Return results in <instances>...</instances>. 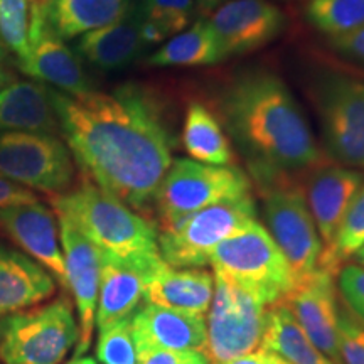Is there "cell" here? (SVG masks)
<instances>
[{
	"mask_svg": "<svg viewBox=\"0 0 364 364\" xmlns=\"http://www.w3.org/2000/svg\"><path fill=\"white\" fill-rule=\"evenodd\" d=\"M334 273L317 267V270L294 285L285 302L307 338L341 364L339 356V300Z\"/></svg>",
	"mask_w": 364,
	"mask_h": 364,
	"instance_id": "obj_14",
	"label": "cell"
},
{
	"mask_svg": "<svg viewBox=\"0 0 364 364\" xmlns=\"http://www.w3.org/2000/svg\"><path fill=\"white\" fill-rule=\"evenodd\" d=\"M56 292V279L27 255L0 243V318L22 312Z\"/></svg>",
	"mask_w": 364,
	"mask_h": 364,
	"instance_id": "obj_20",
	"label": "cell"
},
{
	"mask_svg": "<svg viewBox=\"0 0 364 364\" xmlns=\"http://www.w3.org/2000/svg\"><path fill=\"white\" fill-rule=\"evenodd\" d=\"M226 58L220 39L208 21H198L189 29L172 36L149 58L150 66H211Z\"/></svg>",
	"mask_w": 364,
	"mask_h": 364,
	"instance_id": "obj_26",
	"label": "cell"
},
{
	"mask_svg": "<svg viewBox=\"0 0 364 364\" xmlns=\"http://www.w3.org/2000/svg\"><path fill=\"white\" fill-rule=\"evenodd\" d=\"M56 215L71 223L103 253L130 263L145 275L162 262L159 233L154 223L136 215L93 182L53 199Z\"/></svg>",
	"mask_w": 364,
	"mask_h": 364,
	"instance_id": "obj_3",
	"label": "cell"
},
{
	"mask_svg": "<svg viewBox=\"0 0 364 364\" xmlns=\"http://www.w3.org/2000/svg\"><path fill=\"white\" fill-rule=\"evenodd\" d=\"M12 75L11 73H9L6 68H2L0 66V90L4 88V86H7L9 83H12Z\"/></svg>",
	"mask_w": 364,
	"mask_h": 364,
	"instance_id": "obj_39",
	"label": "cell"
},
{
	"mask_svg": "<svg viewBox=\"0 0 364 364\" xmlns=\"http://www.w3.org/2000/svg\"><path fill=\"white\" fill-rule=\"evenodd\" d=\"M247 194L250 181L243 171L176 159L159 186L154 204L164 228L213 204Z\"/></svg>",
	"mask_w": 364,
	"mask_h": 364,
	"instance_id": "obj_8",
	"label": "cell"
},
{
	"mask_svg": "<svg viewBox=\"0 0 364 364\" xmlns=\"http://www.w3.org/2000/svg\"><path fill=\"white\" fill-rule=\"evenodd\" d=\"M97 358L102 364H136L132 317L100 331Z\"/></svg>",
	"mask_w": 364,
	"mask_h": 364,
	"instance_id": "obj_31",
	"label": "cell"
},
{
	"mask_svg": "<svg viewBox=\"0 0 364 364\" xmlns=\"http://www.w3.org/2000/svg\"><path fill=\"white\" fill-rule=\"evenodd\" d=\"M221 105L228 129L260 184L326 164L299 103L277 76H243L226 90Z\"/></svg>",
	"mask_w": 364,
	"mask_h": 364,
	"instance_id": "obj_2",
	"label": "cell"
},
{
	"mask_svg": "<svg viewBox=\"0 0 364 364\" xmlns=\"http://www.w3.org/2000/svg\"><path fill=\"white\" fill-rule=\"evenodd\" d=\"M354 257H356V260H358L359 263H361V265L364 267V245H363L361 248L358 250V252H356V255H354Z\"/></svg>",
	"mask_w": 364,
	"mask_h": 364,
	"instance_id": "obj_41",
	"label": "cell"
},
{
	"mask_svg": "<svg viewBox=\"0 0 364 364\" xmlns=\"http://www.w3.org/2000/svg\"><path fill=\"white\" fill-rule=\"evenodd\" d=\"M22 71L58 86L63 93L78 97L91 91L83 68L76 54L68 48L49 26L44 14L43 0H33L29 22V48L24 59H21Z\"/></svg>",
	"mask_w": 364,
	"mask_h": 364,
	"instance_id": "obj_12",
	"label": "cell"
},
{
	"mask_svg": "<svg viewBox=\"0 0 364 364\" xmlns=\"http://www.w3.org/2000/svg\"><path fill=\"white\" fill-rule=\"evenodd\" d=\"M43 4L49 26L65 41L125 19L130 7V0H43Z\"/></svg>",
	"mask_w": 364,
	"mask_h": 364,
	"instance_id": "obj_23",
	"label": "cell"
},
{
	"mask_svg": "<svg viewBox=\"0 0 364 364\" xmlns=\"http://www.w3.org/2000/svg\"><path fill=\"white\" fill-rule=\"evenodd\" d=\"M140 24L122 19L115 24L100 27L80 38L78 53L100 70H118L134 59L142 49Z\"/></svg>",
	"mask_w": 364,
	"mask_h": 364,
	"instance_id": "obj_25",
	"label": "cell"
},
{
	"mask_svg": "<svg viewBox=\"0 0 364 364\" xmlns=\"http://www.w3.org/2000/svg\"><path fill=\"white\" fill-rule=\"evenodd\" d=\"M262 348L289 364H336L307 338L285 300L268 309Z\"/></svg>",
	"mask_w": 364,
	"mask_h": 364,
	"instance_id": "obj_24",
	"label": "cell"
},
{
	"mask_svg": "<svg viewBox=\"0 0 364 364\" xmlns=\"http://www.w3.org/2000/svg\"><path fill=\"white\" fill-rule=\"evenodd\" d=\"M255 220L257 206L252 194L226 199L161 228L159 252L171 267H204L216 245Z\"/></svg>",
	"mask_w": 364,
	"mask_h": 364,
	"instance_id": "obj_7",
	"label": "cell"
},
{
	"mask_svg": "<svg viewBox=\"0 0 364 364\" xmlns=\"http://www.w3.org/2000/svg\"><path fill=\"white\" fill-rule=\"evenodd\" d=\"M38 201L39 198L33 193V189L26 188V186L19 184V182L7 179V177L0 174V209Z\"/></svg>",
	"mask_w": 364,
	"mask_h": 364,
	"instance_id": "obj_35",
	"label": "cell"
},
{
	"mask_svg": "<svg viewBox=\"0 0 364 364\" xmlns=\"http://www.w3.org/2000/svg\"><path fill=\"white\" fill-rule=\"evenodd\" d=\"M341 364H364V326L349 309L339 306Z\"/></svg>",
	"mask_w": 364,
	"mask_h": 364,
	"instance_id": "obj_33",
	"label": "cell"
},
{
	"mask_svg": "<svg viewBox=\"0 0 364 364\" xmlns=\"http://www.w3.org/2000/svg\"><path fill=\"white\" fill-rule=\"evenodd\" d=\"M0 174L29 189L65 194L75 181V164L56 135L0 132Z\"/></svg>",
	"mask_w": 364,
	"mask_h": 364,
	"instance_id": "obj_10",
	"label": "cell"
},
{
	"mask_svg": "<svg viewBox=\"0 0 364 364\" xmlns=\"http://www.w3.org/2000/svg\"><path fill=\"white\" fill-rule=\"evenodd\" d=\"M136 354L152 349L204 351L206 317L144 302L132 316Z\"/></svg>",
	"mask_w": 364,
	"mask_h": 364,
	"instance_id": "obj_17",
	"label": "cell"
},
{
	"mask_svg": "<svg viewBox=\"0 0 364 364\" xmlns=\"http://www.w3.org/2000/svg\"><path fill=\"white\" fill-rule=\"evenodd\" d=\"M145 273L102 252V273L95 326L98 331L134 316L144 300Z\"/></svg>",
	"mask_w": 364,
	"mask_h": 364,
	"instance_id": "obj_21",
	"label": "cell"
},
{
	"mask_svg": "<svg viewBox=\"0 0 364 364\" xmlns=\"http://www.w3.org/2000/svg\"><path fill=\"white\" fill-rule=\"evenodd\" d=\"M317 108L332 161L364 169V83L327 76L317 88Z\"/></svg>",
	"mask_w": 364,
	"mask_h": 364,
	"instance_id": "obj_11",
	"label": "cell"
},
{
	"mask_svg": "<svg viewBox=\"0 0 364 364\" xmlns=\"http://www.w3.org/2000/svg\"><path fill=\"white\" fill-rule=\"evenodd\" d=\"M0 230L19 243L38 263L68 289L65 255L58 241V226L51 209L44 204L31 203L0 209Z\"/></svg>",
	"mask_w": 364,
	"mask_h": 364,
	"instance_id": "obj_18",
	"label": "cell"
},
{
	"mask_svg": "<svg viewBox=\"0 0 364 364\" xmlns=\"http://www.w3.org/2000/svg\"><path fill=\"white\" fill-rule=\"evenodd\" d=\"M209 263L215 273L250 290L268 307L285 300L294 289L284 253L257 220L216 245Z\"/></svg>",
	"mask_w": 364,
	"mask_h": 364,
	"instance_id": "obj_4",
	"label": "cell"
},
{
	"mask_svg": "<svg viewBox=\"0 0 364 364\" xmlns=\"http://www.w3.org/2000/svg\"><path fill=\"white\" fill-rule=\"evenodd\" d=\"M334 46L343 53L364 63V26H361L356 31H353V33L336 38Z\"/></svg>",
	"mask_w": 364,
	"mask_h": 364,
	"instance_id": "obj_36",
	"label": "cell"
},
{
	"mask_svg": "<svg viewBox=\"0 0 364 364\" xmlns=\"http://www.w3.org/2000/svg\"><path fill=\"white\" fill-rule=\"evenodd\" d=\"M338 277L346 306L364 324V267L346 265L341 268Z\"/></svg>",
	"mask_w": 364,
	"mask_h": 364,
	"instance_id": "obj_34",
	"label": "cell"
},
{
	"mask_svg": "<svg viewBox=\"0 0 364 364\" xmlns=\"http://www.w3.org/2000/svg\"><path fill=\"white\" fill-rule=\"evenodd\" d=\"M196 2H198L199 6V12L204 14V16H206V14L209 16V14L216 11L218 7L225 6L226 2H231V0H196Z\"/></svg>",
	"mask_w": 364,
	"mask_h": 364,
	"instance_id": "obj_38",
	"label": "cell"
},
{
	"mask_svg": "<svg viewBox=\"0 0 364 364\" xmlns=\"http://www.w3.org/2000/svg\"><path fill=\"white\" fill-rule=\"evenodd\" d=\"M363 182L364 176L359 171L329 162L306 172L302 194L324 245V252L334 245L346 213Z\"/></svg>",
	"mask_w": 364,
	"mask_h": 364,
	"instance_id": "obj_15",
	"label": "cell"
},
{
	"mask_svg": "<svg viewBox=\"0 0 364 364\" xmlns=\"http://www.w3.org/2000/svg\"><path fill=\"white\" fill-rule=\"evenodd\" d=\"M6 53H7V46L4 44L2 38H0V61H4V59H6Z\"/></svg>",
	"mask_w": 364,
	"mask_h": 364,
	"instance_id": "obj_42",
	"label": "cell"
},
{
	"mask_svg": "<svg viewBox=\"0 0 364 364\" xmlns=\"http://www.w3.org/2000/svg\"><path fill=\"white\" fill-rule=\"evenodd\" d=\"M78 338L71 302L61 297L0 318V359L4 364H61Z\"/></svg>",
	"mask_w": 364,
	"mask_h": 364,
	"instance_id": "obj_5",
	"label": "cell"
},
{
	"mask_svg": "<svg viewBox=\"0 0 364 364\" xmlns=\"http://www.w3.org/2000/svg\"><path fill=\"white\" fill-rule=\"evenodd\" d=\"M182 145L193 161L208 166H230L233 161L228 136L216 117L201 103H191L184 118Z\"/></svg>",
	"mask_w": 364,
	"mask_h": 364,
	"instance_id": "obj_27",
	"label": "cell"
},
{
	"mask_svg": "<svg viewBox=\"0 0 364 364\" xmlns=\"http://www.w3.org/2000/svg\"><path fill=\"white\" fill-rule=\"evenodd\" d=\"M208 22L230 56L272 43L284 27V16L268 0H231L209 14Z\"/></svg>",
	"mask_w": 364,
	"mask_h": 364,
	"instance_id": "obj_16",
	"label": "cell"
},
{
	"mask_svg": "<svg viewBox=\"0 0 364 364\" xmlns=\"http://www.w3.org/2000/svg\"><path fill=\"white\" fill-rule=\"evenodd\" d=\"M31 6L33 0H0V38L19 61L29 48Z\"/></svg>",
	"mask_w": 364,
	"mask_h": 364,
	"instance_id": "obj_30",
	"label": "cell"
},
{
	"mask_svg": "<svg viewBox=\"0 0 364 364\" xmlns=\"http://www.w3.org/2000/svg\"><path fill=\"white\" fill-rule=\"evenodd\" d=\"M70 364H97L95 363L93 358H88V356H80V358H75Z\"/></svg>",
	"mask_w": 364,
	"mask_h": 364,
	"instance_id": "obj_40",
	"label": "cell"
},
{
	"mask_svg": "<svg viewBox=\"0 0 364 364\" xmlns=\"http://www.w3.org/2000/svg\"><path fill=\"white\" fill-rule=\"evenodd\" d=\"M262 196L268 233L284 253L295 285L317 270L324 245L292 177L262 186Z\"/></svg>",
	"mask_w": 364,
	"mask_h": 364,
	"instance_id": "obj_9",
	"label": "cell"
},
{
	"mask_svg": "<svg viewBox=\"0 0 364 364\" xmlns=\"http://www.w3.org/2000/svg\"><path fill=\"white\" fill-rule=\"evenodd\" d=\"M364 245V182L354 196L351 206L346 213L339 233L336 236L334 245L321 255L318 267L324 270L338 273L349 258L354 257L359 248Z\"/></svg>",
	"mask_w": 364,
	"mask_h": 364,
	"instance_id": "obj_28",
	"label": "cell"
},
{
	"mask_svg": "<svg viewBox=\"0 0 364 364\" xmlns=\"http://www.w3.org/2000/svg\"><path fill=\"white\" fill-rule=\"evenodd\" d=\"M225 364H289L285 359L277 356L275 353L267 351V349H260V351H253L250 354H245V356L231 359Z\"/></svg>",
	"mask_w": 364,
	"mask_h": 364,
	"instance_id": "obj_37",
	"label": "cell"
},
{
	"mask_svg": "<svg viewBox=\"0 0 364 364\" xmlns=\"http://www.w3.org/2000/svg\"><path fill=\"white\" fill-rule=\"evenodd\" d=\"M49 93L86 181L134 211H145L172 164L169 132L152 100L132 86L78 97Z\"/></svg>",
	"mask_w": 364,
	"mask_h": 364,
	"instance_id": "obj_1",
	"label": "cell"
},
{
	"mask_svg": "<svg viewBox=\"0 0 364 364\" xmlns=\"http://www.w3.org/2000/svg\"><path fill=\"white\" fill-rule=\"evenodd\" d=\"M59 236H61L63 255H65L68 289L75 299L78 311L80 338L76 343L75 358L88 351L95 331L100 273H102V250L81 235L70 221L58 216Z\"/></svg>",
	"mask_w": 364,
	"mask_h": 364,
	"instance_id": "obj_13",
	"label": "cell"
},
{
	"mask_svg": "<svg viewBox=\"0 0 364 364\" xmlns=\"http://www.w3.org/2000/svg\"><path fill=\"white\" fill-rule=\"evenodd\" d=\"M213 294L215 277L206 270H177L162 260L145 275L144 300L161 307L206 316Z\"/></svg>",
	"mask_w": 364,
	"mask_h": 364,
	"instance_id": "obj_19",
	"label": "cell"
},
{
	"mask_svg": "<svg viewBox=\"0 0 364 364\" xmlns=\"http://www.w3.org/2000/svg\"><path fill=\"white\" fill-rule=\"evenodd\" d=\"M307 17L322 34L341 38L364 26V0H311Z\"/></svg>",
	"mask_w": 364,
	"mask_h": 364,
	"instance_id": "obj_29",
	"label": "cell"
},
{
	"mask_svg": "<svg viewBox=\"0 0 364 364\" xmlns=\"http://www.w3.org/2000/svg\"><path fill=\"white\" fill-rule=\"evenodd\" d=\"M213 277L215 294L208 311L203 354L209 364H225L260 348L270 307L220 273Z\"/></svg>",
	"mask_w": 364,
	"mask_h": 364,
	"instance_id": "obj_6",
	"label": "cell"
},
{
	"mask_svg": "<svg viewBox=\"0 0 364 364\" xmlns=\"http://www.w3.org/2000/svg\"><path fill=\"white\" fill-rule=\"evenodd\" d=\"M59 130L49 88L33 81H12L0 90V132Z\"/></svg>",
	"mask_w": 364,
	"mask_h": 364,
	"instance_id": "obj_22",
	"label": "cell"
},
{
	"mask_svg": "<svg viewBox=\"0 0 364 364\" xmlns=\"http://www.w3.org/2000/svg\"><path fill=\"white\" fill-rule=\"evenodd\" d=\"M194 4L196 0H145L142 16L144 21L159 26L169 38L189 26Z\"/></svg>",
	"mask_w": 364,
	"mask_h": 364,
	"instance_id": "obj_32",
	"label": "cell"
}]
</instances>
